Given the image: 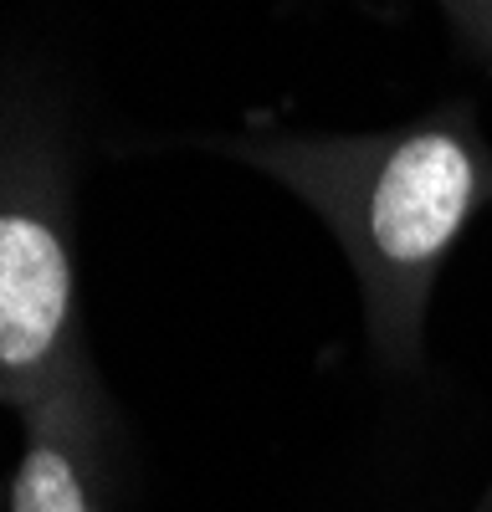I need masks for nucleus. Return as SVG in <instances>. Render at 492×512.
<instances>
[{
	"instance_id": "nucleus-4",
	"label": "nucleus",
	"mask_w": 492,
	"mask_h": 512,
	"mask_svg": "<svg viewBox=\"0 0 492 512\" xmlns=\"http://www.w3.org/2000/svg\"><path fill=\"white\" fill-rule=\"evenodd\" d=\"M436 6L482 57H492V0H436Z\"/></svg>"
},
{
	"instance_id": "nucleus-2",
	"label": "nucleus",
	"mask_w": 492,
	"mask_h": 512,
	"mask_svg": "<svg viewBox=\"0 0 492 512\" xmlns=\"http://www.w3.org/2000/svg\"><path fill=\"white\" fill-rule=\"evenodd\" d=\"M82 364L67 149L41 113H0V405L21 415Z\"/></svg>"
},
{
	"instance_id": "nucleus-1",
	"label": "nucleus",
	"mask_w": 492,
	"mask_h": 512,
	"mask_svg": "<svg viewBox=\"0 0 492 512\" xmlns=\"http://www.w3.org/2000/svg\"><path fill=\"white\" fill-rule=\"evenodd\" d=\"M221 149L287 185L334 231L369 349L390 369H416L436 277L492 205V144L472 108L451 103L375 134H252Z\"/></svg>"
},
{
	"instance_id": "nucleus-3",
	"label": "nucleus",
	"mask_w": 492,
	"mask_h": 512,
	"mask_svg": "<svg viewBox=\"0 0 492 512\" xmlns=\"http://www.w3.org/2000/svg\"><path fill=\"white\" fill-rule=\"evenodd\" d=\"M11 512H113V415L93 364L21 410Z\"/></svg>"
}]
</instances>
